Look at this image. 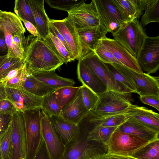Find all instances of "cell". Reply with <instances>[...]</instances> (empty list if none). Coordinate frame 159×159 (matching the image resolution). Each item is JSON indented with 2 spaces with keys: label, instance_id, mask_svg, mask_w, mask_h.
I'll return each instance as SVG.
<instances>
[{
  "label": "cell",
  "instance_id": "44dd1931",
  "mask_svg": "<svg viewBox=\"0 0 159 159\" xmlns=\"http://www.w3.org/2000/svg\"><path fill=\"white\" fill-rule=\"evenodd\" d=\"M129 118L155 131L159 132V114L143 107L133 106L127 111Z\"/></svg>",
  "mask_w": 159,
  "mask_h": 159
},
{
  "label": "cell",
  "instance_id": "6f0895ef",
  "mask_svg": "<svg viewBox=\"0 0 159 159\" xmlns=\"http://www.w3.org/2000/svg\"><path fill=\"white\" fill-rule=\"evenodd\" d=\"M0 159H2V158L1 157H0Z\"/></svg>",
  "mask_w": 159,
  "mask_h": 159
},
{
  "label": "cell",
  "instance_id": "f6af8a7d",
  "mask_svg": "<svg viewBox=\"0 0 159 159\" xmlns=\"http://www.w3.org/2000/svg\"><path fill=\"white\" fill-rule=\"evenodd\" d=\"M16 111L13 105L7 98L0 102V114L12 115Z\"/></svg>",
  "mask_w": 159,
  "mask_h": 159
},
{
  "label": "cell",
  "instance_id": "8d00e7d4",
  "mask_svg": "<svg viewBox=\"0 0 159 159\" xmlns=\"http://www.w3.org/2000/svg\"><path fill=\"white\" fill-rule=\"evenodd\" d=\"M14 11L19 18L31 23L36 27L33 14L26 0H16L14 3Z\"/></svg>",
  "mask_w": 159,
  "mask_h": 159
},
{
  "label": "cell",
  "instance_id": "277c9868",
  "mask_svg": "<svg viewBox=\"0 0 159 159\" xmlns=\"http://www.w3.org/2000/svg\"><path fill=\"white\" fill-rule=\"evenodd\" d=\"M149 142L136 135L115 130L107 144L106 155L130 157L135 152Z\"/></svg>",
  "mask_w": 159,
  "mask_h": 159
},
{
  "label": "cell",
  "instance_id": "f35d334b",
  "mask_svg": "<svg viewBox=\"0 0 159 159\" xmlns=\"http://www.w3.org/2000/svg\"><path fill=\"white\" fill-rule=\"evenodd\" d=\"M93 51L98 57L105 64L115 63L123 65L114 57L100 40L95 44Z\"/></svg>",
  "mask_w": 159,
  "mask_h": 159
},
{
  "label": "cell",
  "instance_id": "f5cc1de1",
  "mask_svg": "<svg viewBox=\"0 0 159 159\" xmlns=\"http://www.w3.org/2000/svg\"><path fill=\"white\" fill-rule=\"evenodd\" d=\"M6 98L5 85L2 82L0 81V102Z\"/></svg>",
  "mask_w": 159,
  "mask_h": 159
},
{
  "label": "cell",
  "instance_id": "30bf717a",
  "mask_svg": "<svg viewBox=\"0 0 159 159\" xmlns=\"http://www.w3.org/2000/svg\"><path fill=\"white\" fill-rule=\"evenodd\" d=\"M117 69L122 72L133 80L136 93L140 96L152 95L159 96V78L144 73L135 71L124 65L111 64Z\"/></svg>",
  "mask_w": 159,
  "mask_h": 159
},
{
  "label": "cell",
  "instance_id": "7c38bea8",
  "mask_svg": "<svg viewBox=\"0 0 159 159\" xmlns=\"http://www.w3.org/2000/svg\"><path fill=\"white\" fill-rule=\"evenodd\" d=\"M67 12L68 16L77 30L94 28L100 25L93 0L89 4L84 2Z\"/></svg>",
  "mask_w": 159,
  "mask_h": 159
},
{
  "label": "cell",
  "instance_id": "11a10c76",
  "mask_svg": "<svg viewBox=\"0 0 159 159\" xmlns=\"http://www.w3.org/2000/svg\"><path fill=\"white\" fill-rule=\"evenodd\" d=\"M8 58L7 56H0V67L6 62Z\"/></svg>",
  "mask_w": 159,
  "mask_h": 159
},
{
  "label": "cell",
  "instance_id": "d4e9b609",
  "mask_svg": "<svg viewBox=\"0 0 159 159\" xmlns=\"http://www.w3.org/2000/svg\"><path fill=\"white\" fill-rule=\"evenodd\" d=\"M115 130L136 135L149 142L159 138V132L151 129L129 118L118 126Z\"/></svg>",
  "mask_w": 159,
  "mask_h": 159
},
{
  "label": "cell",
  "instance_id": "e0dca14e",
  "mask_svg": "<svg viewBox=\"0 0 159 159\" xmlns=\"http://www.w3.org/2000/svg\"><path fill=\"white\" fill-rule=\"evenodd\" d=\"M81 86L75 97L61 108L60 116L65 120L79 124L89 111L84 103Z\"/></svg>",
  "mask_w": 159,
  "mask_h": 159
},
{
  "label": "cell",
  "instance_id": "e575fe53",
  "mask_svg": "<svg viewBox=\"0 0 159 159\" xmlns=\"http://www.w3.org/2000/svg\"><path fill=\"white\" fill-rule=\"evenodd\" d=\"M41 109L49 117L52 115L60 116L61 108L59 105L54 92L43 97Z\"/></svg>",
  "mask_w": 159,
  "mask_h": 159
},
{
  "label": "cell",
  "instance_id": "5bb4252c",
  "mask_svg": "<svg viewBox=\"0 0 159 159\" xmlns=\"http://www.w3.org/2000/svg\"><path fill=\"white\" fill-rule=\"evenodd\" d=\"M7 98L13 105L17 111L41 108L43 98L37 96L22 88L5 86Z\"/></svg>",
  "mask_w": 159,
  "mask_h": 159
},
{
  "label": "cell",
  "instance_id": "ac0fdd59",
  "mask_svg": "<svg viewBox=\"0 0 159 159\" xmlns=\"http://www.w3.org/2000/svg\"><path fill=\"white\" fill-rule=\"evenodd\" d=\"M50 117L58 135L66 146L78 139L80 134L79 124L68 121L60 116Z\"/></svg>",
  "mask_w": 159,
  "mask_h": 159
},
{
  "label": "cell",
  "instance_id": "c3c4849f",
  "mask_svg": "<svg viewBox=\"0 0 159 159\" xmlns=\"http://www.w3.org/2000/svg\"><path fill=\"white\" fill-rule=\"evenodd\" d=\"M34 159H50L43 139L38 152Z\"/></svg>",
  "mask_w": 159,
  "mask_h": 159
},
{
  "label": "cell",
  "instance_id": "d6986e66",
  "mask_svg": "<svg viewBox=\"0 0 159 159\" xmlns=\"http://www.w3.org/2000/svg\"><path fill=\"white\" fill-rule=\"evenodd\" d=\"M77 30L80 48V59L93 51L96 42L106 36L107 33L106 29L101 25Z\"/></svg>",
  "mask_w": 159,
  "mask_h": 159
},
{
  "label": "cell",
  "instance_id": "52a82bcc",
  "mask_svg": "<svg viewBox=\"0 0 159 159\" xmlns=\"http://www.w3.org/2000/svg\"><path fill=\"white\" fill-rule=\"evenodd\" d=\"M43 139L50 159H62L66 149L58 135L49 116L41 109Z\"/></svg>",
  "mask_w": 159,
  "mask_h": 159
},
{
  "label": "cell",
  "instance_id": "b9f144b4",
  "mask_svg": "<svg viewBox=\"0 0 159 159\" xmlns=\"http://www.w3.org/2000/svg\"><path fill=\"white\" fill-rule=\"evenodd\" d=\"M25 62L24 59L8 58L6 62L0 67V81L5 78L11 71L20 67Z\"/></svg>",
  "mask_w": 159,
  "mask_h": 159
},
{
  "label": "cell",
  "instance_id": "484cf974",
  "mask_svg": "<svg viewBox=\"0 0 159 159\" xmlns=\"http://www.w3.org/2000/svg\"><path fill=\"white\" fill-rule=\"evenodd\" d=\"M80 134L78 139L75 142L66 146L62 159H78L82 153L93 141H88V130L84 125L79 124Z\"/></svg>",
  "mask_w": 159,
  "mask_h": 159
},
{
  "label": "cell",
  "instance_id": "7402d4cb",
  "mask_svg": "<svg viewBox=\"0 0 159 159\" xmlns=\"http://www.w3.org/2000/svg\"><path fill=\"white\" fill-rule=\"evenodd\" d=\"M148 0H111L126 21L139 19L143 15Z\"/></svg>",
  "mask_w": 159,
  "mask_h": 159
},
{
  "label": "cell",
  "instance_id": "d590c367",
  "mask_svg": "<svg viewBox=\"0 0 159 159\" xmlns=\"http://www.w3.org/2000/svg\"><path fill=\"white\" fill-rule=\"evenodd\" d=\"M115 79L131 91L136 93L135 85L133 80L129 76L117 69L110 64H105Z\"/></svg>",
  "mask_w": 159,
  "mask_h": 159
},
{
  "label": "cell",
  "instance_id": "8992f818",
  "mask_svg": "<svg viewBox=\"0 0 159 159\" xmlns=\"http://www.w3.org/2000/svg\"><path fill=\"white\" fill-rule=\"evenodd\" d=\"M41 109L22 112L27 145V159H34L43 139L41 131Z\"/></svg>",
  "mask_w": 159,
  "mask_h": 159
},
{
  "label": "cell",
  "instance_id": "4fadbf2b",
  "mask_svg": "<svg viewBox=\"0 0 159 159\" xmlns=\"http://www.w3.org/2000/svg\"><path fill=\"white\" fill-rule=\"evenodd\" d=\"M11 159H27V145L22 112L16 111L11 116Z\"/></svg>",
  "mask_w": 159,
  "mask_h": 159
},
{
  "label": "cell",
  "instance_id": "8fae6325",
  "mask_svg": "<svg viewBox=\"0 0 159 159\" xmlns=\"http://www.w3.org/2000/svg\"><path fill=\"white\" fill-rule=\"evenodd\" d=\"M100 25L112 33L126 22L111 0H93Z\"/></svg>",
  "mask_w": 159,
  "mask_h": 159
},
{
  "label": "cell",
  "instance_id": "ee69618b",
  "mask_svg": "<svg viewBox=\"0 0 159 159\" xmlns=\"http://www.w3.org/2000/svg\"><path fill=\"white\" fill-rule=\"evenodd\" d=\"M141 102L145 104L152 106L159 111V96L146 95L140 96Z\"/></svg>",
  "mask_w": 159,
  "mask_h": 159
},
{
  "label": "cell",
  "instance_id": "603a6c76",
  "mask_svg": "<svg viewBox=\"0 0 159 159\" xmlns=\"http://www.w3.org/2000/svg\"><path fill=\"white\" fill-rule=\"evenodd\" d=\"M86 116L79 123L84 125L88 129L87 140L106 146L111 135L118 126L107 127L96 124L91 121Z\"/></svg>",
  "mask_w": 159,
  "mask_h": 159
},
{
  "label": "cell",
  "instance_id": "83f0119b",
  "mask_svg": "<svg viewBox=\"0 0 159 159\" xmlns=\"http://www.w3.org/2000/svg\"><path fill=\"white\" fill-rule=\"evenodd\" d=\"M20 88L23 89L33 94L42 98L54 92L56 89L41 81L30 72L23 81Z\"/></svg>",
  "mask_w": 159,
  "mask_h": 159
},
{
  "label": "cell",
  "instance_id": "680465c9",
  "mask_svg": "<svg viewBox=\"0 0 159 159\" xmlns=\"http://www.w3.org/2000/svg\"><path fill=\"white\" fill-rule=\"evenodd\" d=\"M0 157H1V156H0Z\"/></svg>",
  "mask_w": 159,
  "mask_h": 159
},
{
  "label": "cell",
  "instance_id": "816d5d0a",
  "mask_svg": "<svg viewBox=\"0 0 159 159\" xmlns=\"http://www.w3.org/2000/svg\"><path fill=\"white\" fill-rule=\"evenodd\" d=\"M25 62V61L20 67L15 69L11 71L8 74L7 76L5 78L1 80L0 81L2 82L4 85L9 80L14 78L18 74L19 72L22 68Z\"/></svg>",
  "mask_w": 159,
  "mask_h": 159
},
{
  "label": "cell",
  "instance_id": "74e56055",
  "mask_svg": "<svg viewBox=\"0 0 159 159\" xmlns=\"http://www.w3.org/2000/svg\"><path fill=\"white\" fill-rule=\"evenodd\" d=\"M81 87V86L65 87L56 89L54 92L61 108L75 97Z\"/></svg>",
  "mask_w": 159,
  "mask_h": 159
},
{
  "label": "cell",
  "instance_id": "3957f363",
  "mask_svg": "<svg viewBox=\"0 0 159 159\" xmlns=\"http://www.w3.org/2000/svg\"><path fill=\"white\" fill-rule=\"evenodd\" d=\"M114 39L136 58L147 36L138 19L126 21L112 33Z\"/></svg>",
  "mask_w": 159,
  "mask_h": 159
},
{
  "label": "cell",
  "instance_id": "ffe728a7",
  "mask_svg": "<svg viewBox=\"0 0 159 159\" xmlns=\"http://www.w3.org/2000/svg\"><path fill=\"white\" fill-rule=\"evenodd\" d=\"M76 72L77 78L82 85L88 87L98 95L107 90L106 86L81 59L78 60Z\"/></svg>",
  "mask_w": 159,
  "mask_h": 159
},
{
  "label": "cell",
  "instance_id": "7a4b0ae2",
  "mask_svg": "<svg viewBox=\"0 0 159 159\" xmlns=\"http://www.w3.org/2000/svg\"><path fill=\"white\" fill-rule=\"evenodd\" d=\"M0 31L5 35L7 57L24 60L25 30L19 18L11 12L2 11L0 15Z\"/></svg>",
  "mask_w": 159,
  "mask_h": 159
},
{
  "label": "cell",
  "instance_id": "db71d44e",
  "mask_svg": "<svg viewBox=\"0 0 159 159\" xmlns=\"http://www.w3.org/2000/svg\"><path fill=\"white\" fill-rule=\"evenodd\" d=\"M107 159H133L130 157L113 156H107Z\"/></svg>",
  "mask_w": 159,
  "mask_h": 159
},
{
  "label": "cell",
  "instance_id": "ba28073f",
  "mask_svg": "<svg viewBox=\"0 0 159 159\" xmlns=\"http://www.w3.org/2000/svg\"><path fill=\"white\" fill-rule=\"evenodd\" d=\"M142 71L150 74L159 69V35L147 36L136 58Z\"/></svg>",
  "mask_w": 159,
  "mask_h": 159
},
{
  "label": "cell",
  "instance_id": "4316f807",
  "mask_svg": "<svg viewBox=\"0 0 159 159\" xmlns=\"http://www.w3.org/2000/svg\"><path fill=\"white\" fill-rule=\"evenodd\" d=\"M28 68L31 74L37 79L45 84L56 89L65 87H73L75 83L73 79L58 75L55 70L39 72Z\"/></svg>",
  "mask_w": 159,
  "mask_h": 159
},
{
  "label": "cell",
  "instance_id": "4dcf8cb0",
  "mask_svg": "<svg viewBox=\"0 0 159 159\" xmlns=\"http://www.w3.org/2000/svg\"><path fill=\"white\" fill-rule=\"evenodd\" d=\"M130 158L134 159H159V139L149 142L137 150Z\"/></svg>",
  "mask_w": 159,
  "mask_h": 159
},
{
  "label": "cell",
  "instance_id": "7dc6e473",
  "mask_svg": "<svg viewBox=\"0 0 159 159\" xmlns=\"http://www.w3.org/2000/svg\"><path fill=\"white\" fill-rule=\"evenodd\" d=\"M11 116L8 114H0V137L7 127L11 120Z\"/></svg>",
  "mask_w": 159,
  "mask_h": 159
},
{
  "label": "cell",
  "instance_id": "9c48e42d",
  "mask_svg": "<svg viewBox=\"0 0 159 159\" xmlns=\"http://www.w3.org/2000/svg\"><path fill=\"white\" fill-rule=\"evenodd\" d=\"M81 59L88 65L106 86L107 89V91H113L124 94L132 93L130 91L115 79L106 64L98 57L93 51Z\"/></svg>",
  "mask_w": 159,
  "mask_h": 159
},
{
  "label": "cell",
  "instance_id": "6da1fadb",
  "mask_svg": "<svg viewBox=\"0 0 159 159\" xmlns=\"http://www.w3.org/2000/svg\"><path fill=\"white\" fill-rule=\"evenodd\" d=\"M24 59L29 69L39 72L55 70L64 63L40 37L32 35L26 38Z\"/></svg>",
  "mask_w": 159,
  "mask_h": 159
},
{
  "label": "cell",
  "instance_id": "836d02e7",
  "mask_svg": "<svg viewBox=\"0 0 159 159\" xmlns=\"http://www.w3.org/2000/svg\"><path fill=\"white\" fill-rule=\"evenodd\" d=\"M12 132L11 120L7 129L0 137V155L2 159H11Z\"/></svg>",
  "mask_w": 159,
  "mask_h": 159
},
{
  "label": "cell",
  "instance_id": "d6a6232c",
  "mask_svg": "<svg viewBox=\"0 0 159 159\" xmlns=\"http://www.w3.org/2000/svg\"><path fill=\"white\" fill-rule=\"evenodd\" d=\"M106 146L93 142L86 148L78 159H107Z\"/></svg>",
  "mask_w": 159,
  "mask_h": 159
},
{
  "label": "cell",
  "instance_id": "7bdbcfd3",
  "mask_svg": "<svg viewBox=\"0 0 159 159\" xmlns=\"http://www.w3.org/2000/svg\"><path fill=\"white\" fill-rule=\"evenodd\" d=\"M30 73L25 62L18 74L14 78L7 81L4 84L5 86L12 88H20L22 82Z\"/></svg>",
  "mask_w": 159,
  "mask_h": 159
},
{
  "label": "cell",
  "instance_id": "ab89813d",
  "mask_svg": "<svg viewBox=\"0 0 159 159\" xmlns=\"http://www.w3.org/2000/svg\"><path fill=\"white\" fill-rule=\"evenodd\" d=\"M45 1L52 8L67 12L84 2L81 0H46Z\"/></svg>",
  "mask_w": 159,
  "mask_h": 159
},
{
  "label": "cell",
  "instance_id": "9a60e30c",
  "mask_svg": "<svg viewBox=\"0 0 159 159\" xmlns=\"http://www.w3.org/2000/svg\"><path fill=\"white\" fill-rule=\"evenodd\" d=\"M63 36L74 59H80V48L78 30L68 16L63 19H50Z\"/></svg>",
  "mask_w": 159,
  "mask_h": 159
},
{
  "label": "cell",
  "instance_id": "5b68a950",
  "mask_svg": "<svg viewBox=\"0 0 159 159\" xmlns=\"http://www.w3.org/2000/svg\"><path fill=\"white\" fill-rule=\"evenodd\" d=\"M129 94L106 91L98 95V102L92 111L99 116L125 113L134 105L127 96Z\"/></svg>",
  "mask_w": 159,
  "mask_h": 159
},
{
  "label": "cell",
  "instance_id": "1f68e13d",
  "mask_svg": "<svg viewBox=\"0 0 159 159\" xmlns=\"http://www.w3.org/2000/svg\"><path fill=\"white\" fill-rule=\"evenodd\" d=\"M139 22L143 28L151 22H159V0H148Z\"/></svg>",
  "mask_w": 159,
  "mask_h": 159
},
{
  "label": "cell",
  "instance_id": "60d3db41",
  "mask_svg": "<svg viewBox=\"0 0 159 159\" xmlns=\"http://www.w3.org/2000/svg\"><path fill=\"white\" fill-rule=\"evenodd\" d=\"M82 98L84 104L89 111H93L98 102V95L88 87L81 86Z\"/></svg>",
  "mask_w": 159,
  "mask_h": 159
},
{
  "label": "cell",
  "instance_id": "cb8c5ba5",
  "mask_svg": "<svg viewBox=\"0 0 159 159\" xmlns=\"http://www.w3.org/2000/svg\"><path fill=\"white\" fill-rule=\"evenodd\" d=\"M34 16L36 28L40 38L44 39L49 34L50 19L44 9V0H26Z\"/></svg>",
  "mask_w": 159,
  "mask_h": 159
},
{
  "label": "cell",
  "instance_id": "f546056e",
  "mask_svg": "<svg viewBox=\"0 0 159 159\" xmlns=\"http://www.w3.org/2000/svg\"><path fill=\"white\" fill-rule=\"evenodd\" d=\"M43 40L64 63L66 64L75 60L61 41L51 34L49 33L48 35Z\"/></svg>",
  "mask_w": 159,
  "mask_h": 159
},
{
  "label": "cell",
  "instance_id": "681fc988",
  "mask_svg": "<svg viewBox=\"0 0 159 159\" xmlns=\"http://www.w3.org/2000/svg\"><path fill=\"white\" fill-rule=\"evenodd\" d=\"M8 48L6 43L4 34L0 31V56H7Z\"/></svg>",
  "mask_w": 159,
  "mask_h": 159
},
{
  "label": "cell",
  "instance_id": "f1b7e54d",
  "mask_svg": "<svg viewBox=\"0 0 159 159\" xmlns=\"http://www.w3.org/2000/svg\"><path fill=\"white\" fill-rule=\"evenodd\" d=\"M92 122L102 126L117 127L126 121L129 118L126 113L104 116H98L93 111H89L86 116Z\"/></svg>",
  "mask_w": 159,
  "mask_h": 159
},
{
  "label": "cell",
  "instance_id": "2e32d148",
  "mask_svg": "<svg viewBox=\"0 0 159 159\" xmlns=\"http://www.w3.org/2000/svg\"><path fill=\"white\" fill-rule=\"evenodd\" d=\"M100 40L114 57L123 65L138 72L143 73L136 58L117 41L106 36Z\"/></svg>",
  "mask_w": 159,
  "mask_h": 159
},
{
  "label": "cell",
  "instance_id": "f907efd6",
  "mask_svg": "<svg viewBox=\"0 0 159 159\" xmlns=\"http://www.w3.org/2000/svg\"><path fill=\"white\" fill-rule=\"evenodd\" d=\"M24 23L28 31L33 35L36 37H40L37 29L34 25L30 22L22 19H19Z\"/></svg>",
  "mask_w": 159,
  "mask_h": 159
},
{
  "label": "cell",
  "instance_id": "bcb514c9",
  "mask_svg": "<svg viewBox=\"0 0 159 159\" xmlns=\"http://www.w3.org/2000/svg\"><path fill=\"white\" fill-rule=\"evenodd\" d=\"M49 33L51 34L52 35L57 37L61 41L67 50L68 51L69 53L74 58L66 43V41L61 34L57 30L56 28L53 25L50 23V22L49 25Z\"/></svg>",
  "mask_w": 159,
  "mask_h": 159
},
{
  "label": "cell",
  "instance_id": "9f6ffc18",
  "mask_svg": "<svg viewBox=\"0 0 159 159\" xmlns=\"http://www.w3.org/2000/svg\"><path fill=\"white\" fill-rule=\"evenodd\" d=\"M2 11L0 9V15L2 13Z\"/></svg>",
  "mask_w": 159,
  "mask_h": 159
}]
</instances>
